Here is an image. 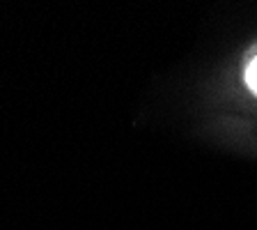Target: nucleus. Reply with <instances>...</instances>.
Masks as SVG:
<instances>
[{
    "mask_svg": "<svg viewBox=\"0 0 257 230\" xmlns=\"http://www.w3.org/2000/svg\"><path fill=\"white\" fill-rule=\"evenodd\" d=\"M243 79H246V86L252 95L257 97V48H252L246 58V69H243Z\"/></svg>",
    "mask_w": 257,
    "mask_h": 230,
    "instance_id": "obj_1",
    "label": "nucleus"
}]
</instances>
